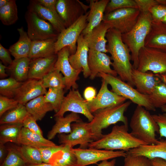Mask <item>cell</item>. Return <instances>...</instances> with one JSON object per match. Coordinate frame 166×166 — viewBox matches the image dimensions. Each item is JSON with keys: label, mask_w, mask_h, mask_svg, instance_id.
<instances>
[{"label": "cell", "mask_w": 166, "mask_h": 166, "mask_svg": "<svg viewBox=\"0 0 166 166\" xmlns=\"http://www.w3.org/2000/svg\"><path fill=\"white\" fill-rule=\"evenodd\" d=\"M11 147L27 164H37L43 162L38 148L23 145H13Z\"/></svg>", "instance_id": "cell-34"}, {"label": "cell", "mask_w": 166, "mask_h": 166, "mask_svg": "<svg viewBox=\"0 0 166 166\" xmlns=\"http://www.w3.org/2000/svg\"><path fill=\"white\" fill-rule=\"evenodd\" d=\"M27 8L28 10L35 13L41 18L50 23L59 33L66 28L58 14L39 4L35 0L30 1Z\"/></svg>", "instance_id": "cell-25"}, {"label": "cell", "mask_w": 166, "mask_h": 166, "mask_svg": "<svg viewBox=\"0 0 166 166\" xmlns=\"http://www.w3.org/2000/svg\"><path fill=\"white\" fill-rule=\"evenodd\" d=\"M19 34L18 41L10 46L9 50L14 59L28 57L30 52L32 41L27 32L22 27L17 29Z\"/></svg>", "instance_id": "cell-30"}, {"label": "cell", "mask_w": 166, "mask_h": 166, "mask_svg": "<svg viewBox=\"0 0 166 166\" xmlns=\"http://www.w3.org/2000/svg\"><path fill=\"white\" fill-rule=\"evenodd\" d=\"M57 38L32 41L28 57L31 59L56 54L55 43Z\"/></svg>", "instance_id": "cell-29"}, {"label": "cell", "mask_w": 166, "mask_h": 166, "mask_svg": "<svg viewBox=\"0 0 166 166\" xmlns=\"http://www.w3.org/2000/svg\"><path fill=\"white\" fill-rule=\"evenodd\" d=\"M144 46L166 52V24L152 21Z\"/></svg>", "instance_id": "cell-23"}, {"label": "cell", "mask_w": 166, "mask_h": 166, "mask_svg": "<svg viewBox=\"0 0 166 166\" xmlns=\"http://www.w3.org/2000/svg\"><path fill=\"white\" fill-rule=\"evenodd\" d=\"M138 59L137 69L140 71L155 74L166 72V52L144 46L140 50Z\"/></svg>", "instance_id": "cell-8"}, {"label": "cell", "mask_w": 166, "mask_h": 166, "mask_svg": "<svg viewBox=\"0 0 166 166\" xmlns=\"http://www.w3.org/2000/svg\"><path fill=\"white\" fill-rule=\"evenodd\" d=\"M29 115L25 105L19 104L16 107L8 111L0 117V124H22Z\"/></svg>", "instance_id": "cell-36"}, {"label": "cell", "mask_w": 166, "mask_h": 166, "mask_svg": "<svg viewBox=\"0 0 166 166\" xmlns=\"http://www.w3.org/2000/svg\"><path fill=\"white\" fill-rule=\"evenodd\" d=\"M25 106L29 114L36 121H41L47 112L53 110L51 105L45 101L44 95L31 100Z\"/></svg>", "instance_id": "cell-31"}, {"label": "cell", "mask_w": 166, "mask_h": 166, "mask_svg": "<svg viewBox=\"0 0 166 166\" xmlns=\"http://www.w3.org/2000/svg\"><path fill=\"white\" fill-rule=\"evenodd\" d=\"M131 101L125 102L121 104L99 109L93 113V120L89 123L92 138L94 141L98 140L103 136L102 129L119 122L128 125V119L124 113L130 105Z\"/></svg>", "instance_id": "cell-3"}, {"label": "cell", "mask_w": 166, "mask_h": 166, "mask_svg": "<svg viewBox=\"0 0 166 166\" xmlns=\"http://www.w3.org/2000/svg\"><path fill=\"white\" fill-rule=\"evenodd\" d=\"M22 127V124H0V144L11 142L18 145V137Z\"/></svg>", "instance_id": "cell-35"}, {"label": "cell", "mask_w": 166, "mask_h": 166, "mask_svg": "<svg viewBox=\"0 0 166 166\" xmlns=\"http://www.w3.org/2000/svg\"><path fill=\"white\" fill-rule=\"evenodd\" d=\"M138 8H127L117 9L105 14L103 22L122 34L129 32L137 22L140 14Z\"/></svg>", "instance_id": "cell-7"}, {"label": "cell", "mask_w": 166, "mask_h": 166, "mask_svg": "<svg viewBox=\"0 0 166 166\" xmlns=\"http://www.w3.org/2000/svg\"><path fill=\"white\" fill-rule=\"evenodd\" d=\"M47 91L41 80L29 79L22 82L14 98L19 104L25 105L31 100L44 96Z\"/></svg>", "instance_id": "cell-18"}, {"label": "cell", "mask_w": 166, "mask_h": 166, "mask_svg": "<svg viewBox=\"0 0 166 166\" xmlns=\"http://www.w3.org/2000/svg\"><path fill=\"white\" fill-rule=\"evenodd\" d=\"M152 19L149 12H140L135 25L128 32L121 34L123 42L131 53L132 67L137 69L139 62V54L141 49L145 46L146 38L151 26Z\"/></svg>", "instance_id": "cell-4"}, {"label": "cell", "mask_w": 166, "mask_h": 166, "mask_svg": "<svg viewBox=\"0 0 166 166\" xmlns=\"http://www.w3.org/2000/svg\"><path fill=\"white\" fill-rule=\"evenodd\" d=\"M140 12H149L152 6L158 4L156 0H135Z\"/></svg>", "instance_id": "cell-50"}, {"label": "cell", "mask_w": 166, "mask_h": 166, "mask_svg": "<svg viewBox=\"0 0 166 166\" xmlns=\"http://www.w3.org/2000/svg\"><path fill=\"white\" fill-rule=\"evenodd\" d=\"M158 4L166 6V0H156Z\"/></svg>", "instance_id": "cell-61"}, {"label": "cell", "mask_w": 166, "mask_h": 166, "mask_svg": "<svg viewBox=\"0 0 166 166\" xmlns=\"http://www.w3.org/2000/svg\"><path fill=\"white\" fill-rule=\"evenodd\" d=\"M72 131L68 134H59V143L73 148L77 145L80 148H86L90 143L94 141L92 138L89 123L82 120L71 124Z\"/></svg>", "instance_id": "cell-11"}, {"label": "cell", "mask_w": 166, "mask_h": 166, "mask_svg": "<svg viewBox=\"0 0 166 166\" xmlns=\"http://www.w3.org/2000/svg\"><path fill=\"white\" fill-rule=\"evenodd\" d=\"M138 8L135 0H111L106 6L105 14L124 8Z\"/></svg>", "instance_id": "cell-43"}, {"label": "cell", "mask_w": 166, "mask_h": 166, "mask_svg": "<svg viewBox=\"0 0 166 166\" xmlns=\"http://www.w3.org/2000/svg\"><path fill=\"white\" fill-rule=\"evenodd\" d=\"M109 26L103 21L90 32L84 36L89 49L105 53H108L106 36Z\"/></svg>", "instance_id": "cell-21"}, {"label": "cell", "mask_w": 166, "mask_h": 166, "mask_svg": "<svg viewBox=\"0 0 166 166\" xmlns=\"http://www.w3.org/2000/svg\"><path fill=\"white\" fill-rule=\"evenodd\" d=\"M163 22L166 24V15L165 16V17L163 19L162 22Z\"/></svg>", "instance_id": "cell-63"}, {"label": "cell", "mask_w": 166, "mask_h": 166, "mask_svg": "<svg viewBox=\"0 0 166 166\" xmlns=\"http://www.w3.org/2000/svg\"><path fill=\"white\" fill-rule=\"evenodd\" d=\"M57 59L54 65V69L59 71L64 75L65 80L66 90L72 89H77L78 85L77 83L79 79V75L82 69H76L72 66L69 60L71 55L69 48L65 47L57 53Z\"/></svg>", "instance_id": "cell-15"}, {"label": "cell", "mask_w": 166, "mask_h": 166, "mask_svg": "<svg viewBox=\"0 0 166 166\" xmlns=\"http://www.w3.org/2000/svg\"><path fill=\"white\" fill-rule=\"evenodd\" d=\"M127 153L124 157V166H153L152 160L145 156Z\"/></svg>", "instance_id": "cell-44"}, {"label": "cell", "mask_w": 166, "mask_h": 166, "mask_svg": "<svg viewBox=\"0 0 166 166\" xmlns=\"http://www.w3.org/2000/svg\"><path fill=\"white\" fill-rule=\"evenodd\" d=\"M17 6L15 0H10L5 6L0 8V19L2 23L10 26L18 19Z\"/></svg>", "instance_id": "cell-37"}, {"label": "cell", "mask_w": 166, "mask_h": 166, "mask_svg": "<svg viewBox=\"0 0 166 166\" xmlns=\"http://www.w3.org/2000/svg\"><path fill=\"white\" fill-rule=\"evenodd\" d=\"M9 49H6L0 44V59L5 65H10L13 62Z\"/></svg>", "instance_id": "cell-51"}, {"label": "cell", "mask_w": 166, "mask_h": 166, "mask_svg": "<svg viewBox=\"0 0 166 166\" xmlns=\"http://www.w3.org/2000/svg\"><path fill=\"white\" fill-rule=\"evenodd\" d=\"M109 0H89L90 10L87 18V25L81 34L85 36L103 21L105 10Z\"/></svg>", "instance_id": "cell-24"}, {"label": "cell", "mask_w": 166, "mask_h": 166, "mask_svg": "<svg viewBox=\"0 0 166 166\" xmlns=\"http://www.w3.org/2000/svg\"><path fill=\"white\" fill-rule=\"evenodd\" d=\"M89 13V11L59 33L55 43L56 54L66 46L69 47L71 55L75 53L78 38L87 25V18Z\"/></svg>", "instance_id": "cell-9"}, {"label": "cell", "mask_w": 166, "mask_h": 166, "mask_svg": "<svg viewBox=\"0 0 166 166\" xmlns=\"http://www.w3.org/2000/svg\"><path fill=\"white\" fill-rule=\"evenodd\" d=\"M128 125L124 124L114 126L109 133L91 143L88 147L108 150H119L127 152L141 145L147 144L129 132Z\"/></svg>", "instance_id": "cell-2"}, {"label": "cell", "mask_w": 166, "mask_h": 166, "mask_svg": "<svg viewBox=\"0 0 166 166\" xmlns=\"http://www.w3.org/2000/svg\"><path fill=\"white\" fill-rule=\"evenodd\" d=\"M121 34L115 29H109L106 36L108 41L106 47L111 55V59L113 61L111 66L113 69L122 80L133 87L132 79L133 67L130 62V51L123 42Z\"/></svg>", "instance_id": "cell-1"}, {"label": "cell", "mask_w": 166, "mask_h": 166, "mask_svg": "<svg viewBox=\"0 0 166 166\" xmlns=\"http://www.w3.org/2000/svg\"><path fill=\"white\" fill-rule=\"evenodd\" d=\"M156 75L160 79L162 82L166 85V72L161 74H156Z\"/></svg>", "instance_id": "cell-58"}, {"label": "cell", "mask_w": 166, "mask_h": 166, "mask_svg": "<svg viewBox=\"0 0 166 166\" xmlns=\"http://www.w3.org/2000/svg\"><path fill=\"white\" fill-rule=\"evenodd\" d=\"M108 85L102 79L101 88L96 97L92 101H88L89 109L92 114L99 109L122 103L127 100L109 90Z\"/></svg>", "instance_id": "cell-16"}, {"label": "cell", "mask_w": 166, "mask_h": 166, "mask_svg": "<svg viewBox=\"0 0 166 166\" xmlns=\"http://www.w3.org/2000/svg\"><path fill=\"white\" fill-rule=\"evenodd\" d=\"M36 121L31 116L29 115L23 121L22 124L23 127L32 132L43 136V132Z\"/></svg>", "instance_id": "cell-48"}, {"label": "cell", "mask_w": 166, "mask_h": 166, "mask_svg": "<svg viewBox=\"0 0 166 166\" xmlns=\"http://www.w3.org/2000/svg\"><path fill=\"white\" fill-rule=\"evenodd\" d=\"M96 89L93 87L88 86L85 89L84 92L85 99L88 101H90L95 98L96 96Z\"/></svg>", "instance_id": "cell-53"}, {"label": "cell", "mask_w": 166, "mask_h": 166, "mask_svg": "<svg viewBox=\"0 0 166 166\" xmlns=\"http://www.w3.org/2000/svg\"><path fill=\"white\" fill-rule=\"evenodd\" d=\"M132 79L134 86L140 93L150 95L155 87L161 81L151 71L142 72L133 68Z\"/></svg>", "instance_id": "cell-20"}, {"label": "cell", "mask_w": 166, "mask_h": 166, "mask_svg": "<svg viewBox=\"0 0 166 166\" xmlns=\"http://www.w3.org/2000/svg\"><path fill=\"white\" fill-rule=\"evenodd\" d=\"M35 0L37 2L49 10L54 13L58 14L56 7L57 0Z\"/></svg>", "instance_id": "cell-52"}, {"label": "cell", "mask_w": 166, "mask_h": 166, "mask_svg": "<svg viewBox=\"0 0 166 166\" xmlns=\"http://www.w3.org/2000/svg\"><path fill=\"white\" fill-rule=\"evenodd\" d=\"M26 166H55L50 163L42 162L41 163L34 164H27Z\"/></svg>", "instance_id": "cell-59"}, {"label": "cell", "mask_w": 166, "mask_h": 166, "mask_svg": "<svg viewBox=\"0 0 166 166\" xmlns=\"http://www.w3.org/2000/svg\"><path fill=\"white\" fill-rule=\"evenodd\" d=\"M162 111L164 114L166 115V105H164L161 108Z\"/></svg>", "instance_id": "cell-62"}, {"label": "cell", "mask_w": 166, "mask_h": 166, "mask_svg": "<svg viewBox=\"0 0 166 166\" xmlns=\"http://www.w3.org/2000/svg\"><path fill=\"white\" fill-rule=\"evenodd\" d=\"M153 166H166V160L156 158L151 160Z\"/></svg>", "instance_id": "cell-55"}, {"label": "cell", "mask_w": 166, "mask_h": 166, "mask_svg": "<svg viewBox=\"0 0 166 166\" xmlns=\"http://www.w3.org/2000/svg\"><path fill=\"white\" fill-rule=\"evenodd\" d=\"M55 123L49 132L47 137L50 140L57 134L69 133L72 131L71 123L79 121L81 119L76 113L71 112L64 117H55Z\"/></svg>", "instance_id": "cell-28"}, {"label": "cell", "mask_w": 166, "mask_h": 166, "mask_svg": "<svg viewBox=\"0 0 166 166\" xmlns=\"http://www.w3.org/2000/svg\"><path fill=\"white\" fill-rule=\"evenodd\" d=\"M89 49L88 44L81 34L77 42L75 53L70 55L69 61L72 66L76 69H83L85 78L89 77L90 72L88 64V57Z\"/></svg>", "instance_id": "cell-19"}, {"label": "cell", "mask_w": 166, "mask_h": 166, "mask_svg": "<svg viewBox=\"0 0 166 166\" xmlns=\"http://www.w3.org/2000/svg\"><path fill=\"white\" fill-rule=\"evenodd\" d=\"M57 59V54L43 58L31 59L29 67L28 79L42 80L54 69Z\"/></svg>", "instance_id": "cell-22"}, {"label": "cell", "mask_w": 166, "mask_h": 166, "mask_svg": "<svg viewBox=\"0 0 166 166\" xmlns=\"http://www.w3.org/2000/svg\"><path fill=\"white\" fill-rule=\"evenodd\" d=\"M28 35L32 41L57 38L59 34L48 22L27 10L25 15Z\"/></svg>", "instance_id": "cell-10"}, {"label": "cell", "mask_w": 166, "mask_h": 166, "mask_svg": "<svg viewBox=\"0 0 166 166\" xmlns=\"http://www.w3.org/2000/svg\"><path fill=\"white\" fill-rule=\"evenodd\" d=\"M152 116L158 124L160 138H166V115L164 113L154 114Z\"/></svg>", "instance_id": "cell-49"}, {"label": "cell", "mask_w": 166, "mask_h": 166, "mask_svg": "<svg viewBox=\"0 0 166 166\" xmlns=\"http://www.w3.org/2000/svg\"><path fill=\"white\" fill-rule=\"evenodd\" d=\"M126 152L134 156H144L151 160L158 158L166 160V140L159 141L154 144L141 145Z\"/></svg>", "instance_id": "cell-26"}, {"label": "cell", "mask_w": 166, "mask_h": 166, "mask_svg": "<svg viewBox=\"0 0 166 166\" xmlns=\"http://www.w3.org/2000/svg\"><path fill=\"white\" fill-rule=\"evenodd\" d=\"M150 101L155 108H161L166 105V85L161 82L149 95Z\"/></svg>", "instance_id": "cell-41"}, {"label": "cell", "mask_w": 166, "mask_h": 166, "mask_svg": "<svg viewBox=\"0 0 166 166\" xmlns=\"http://www.w3.org/2000/svg\"><path fill=\"white\" fill-rule=\"evenodd\" d=\"M130 133L135 137L147 144H154L159 142L156 133L159 132L158 126L149 111L137 105L129 123Z\"/></svg>", "instance_id": "cell-5"}, {"label": "cell", "mask_w": 166, "mask_h": 166, "mask_svg": "<svg viewBox=\"0 0 166 166\" xmlns=\"http://www.w3.org/2000/svg\"><path fill=\"white\" fill-rule=\"evenodd\" d=\"M56 7L59 17L66 28L86 14L89 6L78 0H57Z\"/></svg>", "instance_id": "cell-13"}, {"label": "cell", "mask_w": 166, "mask_h": 166, "mask_svg": "<svg viewBox=\"0 0 166 166\" xmlns=\"http://www.w3.org/2000/svg\"><path fill=\"white\" fill-rule=\"evenodd\" d=\"M67 111L83 114L89 122L94 117L89 109L88 101L82 97L77 89H72L69 90L68 93L64 97L60 110L53 117L64 116L65 113Z\"/></svg>", "instance_id": "cell-14"}, {"label": "cell", "mask_w": 166, "mask_h": 166, "mask_svg": "<svg viewBox=\"0 0 166 166\" xmlns=\"http://www.w3.org/2000/svg\"><path fill=\"white\" fill-rule=\"evenodd\" d=\"M64 89L49 88L44 95L45 101L51 105L55 113L61 108L65 97Z\"/></svg>", "instance_id": "cell-40"}, {"label": "cell", "mask_w": 166, "mask_h": 166, "mask_svg": "<svg viewBox=\"0 0 166 166\" xmlns=\"http://www.w3.org/2000/svg\"><path fill=\"white\" fill-rule=\"evenodd\" d=\"M73 148L64 145L62 149L53 156L50 164L55 166H76L77 159L72 151Z\"/></svg>", "instance_id": "cell-33"}, {"label": "cell", "mask_w": 166, "mask_h": 166, "mask_svg": "<svg viewBox=\"0 0 166 166\" xmlns=\"http://www.w3.org/2000/svg\"><path fill=\"white\" fill-rule=\"evenodd\" d=\"M19 104L17 101L14 98L0 95V117L8 111L15 108Z\"/></svg>", "instance_id": "cell-46"}, {"label": "cell", "mask_w": 166, "mask_h": 166, "mask_svg": "<svg viewBox=\"0 0 166 166\" xmlns=\"http://www.w3.org/2000/svg\"><path fill=\"white\" fill-rule=\"evenodd\" d=\"M31 61L28 57L14 59L7 69L10 73L11 77L22 82L27 80Z\"/></svg>", "instance_id": "cell-32"}, {"label": "cell", "mask_w": 166, "mask_h": 166, "mask_svg": "<svg viewBox=\"0 0 166 166\" xmlns=\"http://www.w3.org/2000/svg\"><path fill=\"white\" fill-rule=\"evenodd\" d=\"M110 57L105 53L89 49L88 64L90 72V78L94 79L99 73L108 74L116 77V72L111 68L112 62Z\"/></svg>", "instance_id": "cell-17"}, {"label": "cell", "mask_w": 166, "mask_h": 166, "mask_svg": "<svg viewBox=\"0 0 166 166\" xmlns=\"http://www.w3.org/2000/svg\"><path fill=\"white\" fill-rule=\"evenodd\" d=\"M7 67L2 64L0 61V77L1 79H5L8 76V75L6 73V69H7Z\"/></svg>", "instance_id": "cell-56"}, {"label": "cell", "mask_w": 166, "mask_h": 166, "mask_svg": "<svg viewBox=\"0 0 166 166\" xmlns=\"http://www.w3.org/2000/svg\"><path fill=\"white\" fill-rule=\"evenodd\" d=\"M152 21L155 22H162L166 15V6L160 4L155 5L149 10Z\"/></svg>", "instance_id": "cell-47"}, {"label": "cell", "mask_w": 166, "mask_h": 166, "mask_svg": "<svg viewBox=\"0 0 166 166\" xmlns=\"http://www.w3.org/2000/svg\"><path fill=\"white\" fill-rule=\"evenodd\" d=\"M18 145L28 146L37 148L57 145L50 140L23 127L18 137Z\"/></svg>", "instance_id": "cell-27"}, {"label": "cell", "mask_w": 166, "mask_h": 166, "mask_svg": "<svg viewBox=\"0 0 166 166\" xmlns=\"http://www.w3.org/2000/svg\"><path fill=\"white\" fill-rule=\"evenodd\" d=\"M77 159L76 166H86L96 164L100 161L126 156L127 153L123 151H112L95 148L72 149Z\"/></svg>", "instance_id": "cell-12"}, {"label": "cell", "mask_w": 166, "mask_h": 166, "mask_svg": "<svg viewBox=\"0 0 166 166\" xmlns=\"http://www.w3.org/2000/svg\"><path fill=\"white\" fill-rule=\"evenodd\" d=\"M97 76L105 80L111 86V91L117 95L129 100L148 111L156 110L150 101L149 95L140 93L133 86L117 77L104 73H99Z\"/></svg>", "instance_id": "cell-6"}, {"label": "cell", "mask_w": 166, "mask_h": 166, "mask_svg": "<svg viewBox=\"0 0 166 166\" xmlns=\"http://www.w3.org/2000/svg\"><path fill=\"white\" fill-rule=\"evenodd\" d=\"M64 144L56 145L38 148L41 154L42 162L46 163H50L51 159L53 156L63 148Z\"/></svg>", "instance_id": "cell-45"}, {"label": "cell", "mask_w": 166, "mask_h": 166, "mask_svg": "<svg viewBox=\"0 0 166 166\" xmlns=\"http://www.w3.org/2000/svg\"><path fill=\"white\" fill-rule=\"evenodd\" d=\"M10 0H0V8L6 5L9 2Z\"/></svg>", "instance_id": "cell-60"}, {"label": "cell", "mask_w": 166, "mask_h": 166, "mask_svg": "<svg viewBox=\"0 0 166 166\" xmlns=\"http://www.w3.org/2000/svg\"><path fill=\"white\" fill-rule=\"evenodd\" d=\"M22 83L11 77L0 79V95L14 98Z\"/></svg>", "instance_id": "cell-39"}, {"label": "cell", "mask_w": 166, "mask_h": 166, "mask_svg": "<svg viewBox=\"0 0 166 166\" xmlns=\"http://www.w3.org/2000/svg\"><path fill=\"white\" fill-rule=\"evenodd\" d=\"M116 162V160L115 159L110 161H108V160H104L97 164V166H115Z\"/></svg>", "instance_id": "cell-57"}, {"label": "cell", "mask_w": 166, "mask_h": 166, "mask_svg": "<svg viewBox=\"0 0 166 166\" xmlns=\"http://www.w3.org/2000/svg\"><path fill=\"white\" fill-rule=\"evenodd\" d=\"M41 81L43 86L46 89H64L65 88L64 76L59 71L56 69H54L50 72Z\"/></svg>", "instance_id": "cell-38"}, {"label": "cell", "mask_w": 166, "mask_h": 166, "mask_svg": "<svg viewBox=\"0 0 166 166\" xmlns=\"http://www.w3.org/2000/svg\"><path fill=\"white\" fill-rule=\"evenodd\" d=\"M7 149V155L0 166H26V163L11 146Z\"/></svg>", "instance_id": "cell-42"}, {"label": "cell", "mask_w": 166, "mask_h": 166, "mask_svg": "<svg viewBox=\"0 0 166 166\" xmlns=\"http://www.w3.org/2000/svg\"><path fill=\"white\" fill-rule=\"evenodd\" d=\"M8 153L7 148L4 144H0V164L4 161Z\"/></svg>", "instance_id": "cell-54"}]
</instances>
